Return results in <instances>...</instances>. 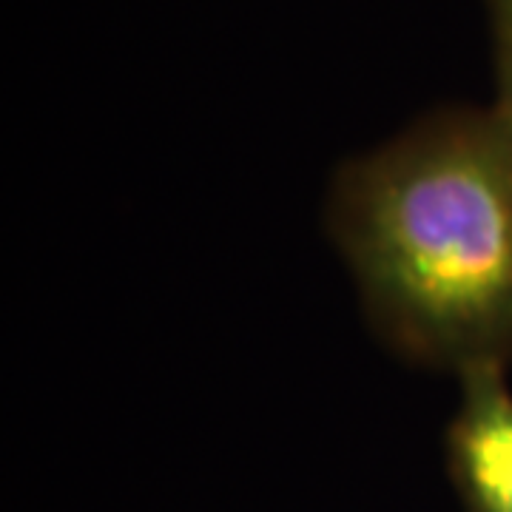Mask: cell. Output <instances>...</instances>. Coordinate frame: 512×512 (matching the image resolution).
I'll list each match as a JSON object with an SVG mask.
<instances>
[{
  "mask_svg": "<svg viewBox=\"0 0 512 512\" xmlns=\"http://www.w3.org/2000/svg\"><path fill=\"white\" fill-rule=\"evenodd\" d=\"M461 399L447 436V473L464 512H512V390L504 367L458 376Z\"/></svg>",
  "mask_w": 512,
  "mask_h": 512,
  "instance_id": "7a4b0ae2",
  "label": "cell"
},
{
  "mask_svg": "<svg viewBox=\"0 0 512 512\" xmlns=\"http://www.w3.org/2000/svg\"><path fill=\"white\" fill-rule=\"evenodd\" d=\"M330 237L399 356L456 376L512 362V114L419 117L342 165Z\"/></svg>",
  "mask_w": 512,
  "mask_h": 512,
  "instance_id": "6da1fadb",
  "label": "cell"
},
{
  "mask_svg": "<svg viewBox=\"0 0 512 512\" xmlns=\"http://www.w3.org/2000/svg\"><path fill=\"white\" fill-rule=\"evenodd\" d=\"M495 57V106L512 114V0H487Z\"/></svg>",
  "mask_w": 512,
  "mask_h": 512,
  "instance_id": "3957f363",
  "label": "cell"
}]
</instances>
